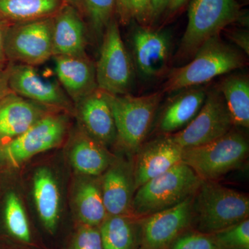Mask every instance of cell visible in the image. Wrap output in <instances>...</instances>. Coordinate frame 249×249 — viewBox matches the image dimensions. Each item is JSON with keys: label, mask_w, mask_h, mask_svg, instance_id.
Instances as JSON below:
<instances>
[{"label": "cell", "mask_w": 249, "mask_h": 249, "mask_svg": "<svg viewBox=\"0 0 249 249\" xmlns=\"http://www.w3.org/2000/svg\"><path fill=\"white\" fill-rule=\"evenodd\" d=\"M247 62L242 51L226 43L220 36H214L201 46L191 61L168 73L161 91L172 93L201 86L216 77L242 69Z\"/></svg>", "instance_id": "6da1fadb"}, {"label": "cell", "mask_w": 249, "mask_h": 249, "mask_svg": "<svg viewBox=\"0 0 249 249\" xmlns=\"http://www.w3.org/2000/svg\"><path fill=\"white\" fill-rule=\"evenodd\" d=\"M249 199L247 195L203 181L193 196V221L199 232L212 234L248 219Z\"/></svg>", "instance_id": "7a4b0ae2"}, {"label": "cell", "mask_w": 249, "mask_h": 249, "mask_svg": "<svg viewBox=\"0 0 249 249\" xmlns=\"http://www.w3.org/2000/svg\"><path fill=\"white\" fill-rule=\"evenodd\" d=\"M202 182L188 165L180 162L136 190L132 213L145 217L173 208L194 196Z\"/></svg>", "instance_id": "3957f363"}, {"label": "cell", "mask_w": 249, "mask_h": 249, "mask_svg": "<svg viewBox=\"0 0 249 249\" xmlns=\"http://www.w3.org/2000/svg\"><path fill=\"white\" fill-rule=\"evenodd\" d=\"M241 16L240 6L236 0H193L186 29L176 54L178 61L192 59L205 42L219 36Z\"/></svg>", "instance_id": "277c9868"}, {"label": "cell", "mask_w": 249, "mask_h": 249, "mask_svg": "<svg viewBox=\"0 0 249 249\" xmlns=\"http://www.w3.org/2000/svg\"><path fill=\"white\" fill-rule=\"evenodd\" d=\"M164 94L161 90L140 96L107 93L115 122L116 141L127 150L137 152L144 144Z\"/></svg>", "instance_id": "5b68a950"}, {"label": "cell", "mask_w": 249, "mask_h": 249, "mask_svg": "<svg viewBox=\"0 0 249 249\" xmlns=\"http://www.w3.org/2000/svg\"><path fill=\"white\" fill-rule=\"evenodd\" d=\"M249 150L247 138L232 129L213 142L183 149L182 162L203 181H214L240 168L248 157Z\"/></svg>", "instance_id": "8992f818"}, {"label": "cell", "mask_w": 249, "mask_h": 249, "mask_svg": "<svg viewBox=\"0 0 249 249\" xmlns=\"http://www.w3.org/2000/svg\"><path fill=\"white\" fill-rule=\"evenodd\" d=\"M96 76L98 89L109 94H127L132 89L133 60L124 45L118 23L113 19L103 35Z\"/></svg>", "instance_id": "52a82bcc"}, {"label": "cell", "mask_w": 249, "mask_h": 249, "mask_svg": "<svg viewBox=\"0 0 249 249\" xmlns=\"http://www.w3.org/2000/svg\"><path fill=\"white\" fill-rule=\"evenodd\" d=\"M53 18H44L9 27L6 53L11 63L36 67L53 57Z\"/></svg>", "instance_id": "ba28073f"}, {"label": "cell", "mask_w": 249, "mask_h": 249, "mask_svg": "<svg viewBox=\"0 0 249 249\" xmlns=\"http://www.w3.org/2000/svg\"><path fill=\"white\" fill-rule=\"evenodd\" d=\"M231 116L218 88L207 91L202 107L189 124L168 134L183 149L199 146L229 133L233 127Z\"/></svg>", "instance_id": "9c48e42d"}, {"label": "cell", "mask_w": 249, "mask_h": 249, "mask_svg": "<svg viewBox=\"0 0 249 249\" xmlns=\"http://www.w3.org/2000/svg\"><path fill=\"white\" fill-rule=\"evenodd\" d=\"M63 116L47 114L3 148L11 164L18 166L37 154L50 150L62 142L66 132Z\"/></svg>", "instance_id": "30bf717a"}, {"label": "cell", "mask_w": 249, "mask_h": 249, "mask_svg": "<svg viewBox=\"0 0 249 249\" xmlns=\"http://www.w3.org/2000/svg\"><path fill=\"white\" fill-rule=\"evenodd\" d=\"M193 196L170 209L144 217L142 249H165L193 221Z\"/></svg>", "instance_id": "8fae6325"}, {"label": "cell", "mask_w": 249, "mask_h": 249, "mask_svg": "<svg viewBox=\"0 0 249 249\" xmlns=\"http://www.w3.org/2000/svg\"><path fill=\"white\" fill-rule=\"evenodd\" d=\"M6 70L10 88L18 96L47 107H70V97L61 87L43 78L35 67L9 62Z\"/></svg>", "instance_id": "7c38bea8"}, {"label": "cell", "mask_w": 249, "mask_h": 249, "mask_svg": "<svg viewBox=\"0 0 249 249\" xmlns=\"http://www.w3.org/2000/svg\"><path fill=\"white\" fill-rule=\"evenodd\" d=\"M133 62L141 76L154 79L168 72L171 41L168 33L141 27L132 36Z\"/></svg>", "instance_id": "4fadbf2b"}, {"label": "cell", "mask_w": 249, "mask_h": 249, "mask_svg": "<svg viewBox=\"0 0 249 249\" xmlns=\"http://www.w3.org/2000/svg\"><path fill=\"white\" fill-rule=\"evenodd\" d=\"M183 151L182 147L168 134L142 144L137 152L133 169L135 191L149 180L182 161Z\"/></svg>", "instance_id": "5bb4252c"}, {"label": "cell", "mask_w": 249, "mask_h": 249, "mask_svg": "<svg viewBox=\"0 0 249 249\" xmlns=\"http://www.w3.org/2000/svg\"><path fill=\"white\" fill-rule=\"evenodd\" d=\"M55 71L62 89L74 102L98 89L96 65L87 54L54 56Z\"/></svg>", "instance_id": "9a60e30c"}, {"label": "cell", "mask_w": 249, "mask_h": 249, "mask_svg": "<svg viewBox=\"0 0 249 249\" xmlns=\"http://www.w3.org/2000/svg\"><path fill=\"white\" fill-rule=\"evenodd\" d=\"M77 103L80 121L88 135L103 145L115 142V122L107 93L98 88Z\"/></svg>", "instance_id": "2e32d148"}, {"label": "cell", "mask_w": 249, "mask_h": 249, "mask_svg": "<svg viewBox=\"0 0 249 249\" xmlns=\"http://www.w3.org/2000/svg\"><path fill=\"white\" fill-rule=\"evenodd\" d=\"M177 92L165 103L160 115L157 128L163 135L173 134L189 124L200 110L207 94L201 85Z\"/></svg>", "instance_id": "e0dca14e"}, {"label": "cell", "mask_w": 249, "mask_h": 249, "mask_svg": "<svg viewBox=\"0 0 249 249\" xmlns=\"http://www.w3.org/2000/svg\"><path fill=\"white\" fill-rule=\"evenodd\" d=\"M47 107L13 93L0 101V139L12 140L47 115Z\"/></svg>", "instance_id": "ac0fdd59"}, {"label": "cell", "mask_w": 249, "mask_h": 249, "mask_svg": "<svg viewBox=\"0 0 249 249\" xmlns=\"http://www.w3.org/2000/svg\"><path fill=\"white\" fill-rule=\"evenodd\" d=\"M84 22L74 6L65 4L53 17V57L86 54Z\"/></svg>", "instance_id": "d6986e66"}, {"label": "cell", "mask_w": 249, "mask_h": 249, "mask_svg": "<svg viewBox=\"0 0 249 249\" xmlns=\"http://www.w3.org/2000/svg\"><path fill=\"white\" fill-rule=\"evenodd\" d=\"M103 176L101 193L109 216L125 215L132 212L134 179L133 170L124 164L112 165Z\"/></svg>", "instance_id": "ffe728a7"}, {"label": "cell", "mask_w": 249, "mask_h": 249, "mask_svg": "<svg viewBox=\"0 0 249 249\" xmlns=\"http://www.w3.org/2000/svg\"><path fill=\"white\" fill-rule=\"evenodd\" d=\"M63 0H0V20L10 25L53 18Z\"/></svg>", "instance_id": "44dd1931"}, {"label": "cell", "mask_w": 249, "mask_h": 249, "mask_svg": "<svg viewBox=\"0 0 249 249\" xmlns=\"http://www.w3.org/2000/svg\"><path fill=\"white\" fill-rule=\"evenodd\" d=\"M34 196L41 220L47 229L53 230L60 213V193L55 178L47 168H41L35 174Z\"/></svg>", "instance_id": "7402d4cb"}, {"label": "cell", "mask_w": 249, "mask_h": 249, "mask_svg": "<svg viewBox=\"0 0 249 249\" xmlns=\"http://www.w3.org/2000/svg\"><path fill=\"white\" fill-rule=\"evenodd\" d=\"M70 155L73 168L89 176L101 175L111 163L110 157L102 144L85 134L78 137L73 143Z\"/></svg>", "instance_id": "603a6c76"}, {"label": "cell", "mask_w": 249, "mask_h": 249, "mask_svg": "<svg viewBox=\"0 0 249 249\" xmlns=\"http://www.w3.org/2000/svg\"><path fill=\"white\" fill-rule=\"evenodd\" d=\"M218 89L222 93L234 125L249 127V80L244 74L224 78Z\"/></svg>", "instance_id": "cb8c5ba5"}, {"label": "cell", "mask_w": 249, "mask_h": 249, "mask_svg": "<svg viewBox=\"0 0 249 249\" xmlns=\"http://www.w3.org/2000/svg\"><path fill=\"white\" fill-rule=\"evenodd\" d=\"M80 220L85 225L95 227L102 224L107 216L101 188L97 183L86 182L80 186L76 197Z\"/></svg>", "instance_id": "d4e9b609"}, {"label": "cell", "mask_w": 249, "mask_h": 249, "mask_svg": "<svg viewBox=\"0 0 249 249\" xmlns=\"http://www.w3.org/2000/svg\"><path fill=\"white\" fill-rule=\"evenodd\" d=\"M103 249H132L135 233L132 221L124 215L109 216L100 231Z\"/></svg>", "instance_id": "484cf974"}, {"label": "cell", "mask_w": 249, "mask_h": 249, "mask_svg": "<svg viewBox=\"0 0 249 249\" xmlns=\"http://www.w3.org/2000/svg\"><path fill=\"white\" fill-rule=\"evenodd\" d=\"M4 220L6 229L11 235L23 242L30 241V229L27 215L22 203L15 193H10L6 197Z\"/></svg>", "instance_id": "4316f807"}, {"label": "cell", "mask_w": 249, "mask_h": 249, "mask_svg": "<svg viewBox=\"0 0 249 249\" xmlns=\"http://www.w3.org/2000/svg\"><path fill=\"white\" fill-rule=\"evenodd\" d=\"M115 12L124 25L132 21L143 27L153 24L151 0H116Z\"/></svg>", "instance_id": "83f0119b"}, {"label": "cell", "mask_w": 249, "mask_h": 249, "mask_svg": "<svg viewBox=\"0 0 249 249\" xmlns=\"http://www.w3.org/2000/svg\"><path fill=\"white\" fill-rule=\"evenodd\" d=\"M91 23L93 30L97 36H102L115 12L116 0H81Z\"/></svg>", "instance_id": "f1b7e54d"}, {"label": "cell", "mask_w": 249, "mask_h": 249, "mask_svg": "<svg viewBox=\"0 0 249 249\" xmlns=\"http://www.w3.org/2000/svg\"><path fill=\"white\" fill-rule=\"evenodd\" d=\"M212 235L219 249H249V218Z\"/></svg>", "instance_id": "f546056e"}, {"label": "cell", "mask_w": 249, "mask_h": 249, "mask_svg": "<svg viewBox=\"0 0 249 249\" xmlns=\"http://www.w3.org/2000/svg\"><path fill=\"white\" fill-rule=\"evenodd\" d=\"M171 249H219L213 236L202 232H190L178 236Z\"/></svg>", "instance_id": "4dcf8cb0"}, {"label": "cell", "mask_w": 249, "mask_h": 249, "mask_svg": "<svg viewBox=\"0 0 249 249\" xmlns=\"http://www.w3.org/2000/svg\"><path fill=\"white\" fill-rule=\"evenodd\" d=\"M73 249H103L99 231L89 226L83 228L76 235Z\"/></svg>", "instance_id": "1f68e13d"}, {"label": "cell", "mask_w": 249, "mask_h": 249, "mask_svg": "<svg viewBox=\"0 0 249 249\" xmlns=\"http://www.w3.org/2000/svg\"><path fill=\"white\" fill-rule=\"evenodd\" d=\"M228 37L235 45L242 50L243 53L248 55L249 54V32L246 30H235L229 31Z\"/></svg>", "instance_id": "d6a6232c"}, {"label": "cell", "mask_w": 249, "mask_h": 249, "mask_svg": "<svg viewBox=\"0 0 249 249\" xmlns=\"http://www.w3.org/2000/svg\"><path fill=\"white\" fill-rule=\"evenodd\" d=\"M10 24L0 20V71L4 70L9 62L6 53V37Z\"/></svg>", "instance_id": "836d02e7"}, {"label": "cell", "mask_w": 249, "mask_h": 249, "mask_svg": "<svg viewBox=\"0 0 249 249\" xmlns=\"http://www.w3.org/2000/svg\"><path fill=\"white\" fill-rule=\"evenodd\" d=\"M152 9V20L155 22L166 11L169 0H151Z\"/></svg>", "instance_id": "e575fe53"}, {"label": "cell", "mask_w": 249, "mask_h": 249, "mask_svg": "<svg viewBox=\"0 0 249 249\" xmlns=\"http://www.w3.org/2000/svg\"><path fill=\"white\" fill-rule=\"evenodd\" d=\"M13 93L14 92L9 87L7 70L6 68L4 70L0 71V101Z\"/></svg>", "instance_id": "d590c367"}, {"label": "cell", "mask_w": 249, "mask_h": 249, "mask_svg": "<svg viewBox=\"0 0 249 249\" xmlns=\"http://www.w3.org/2000/svg\"><path fill=\"white\" fill-rule=\"evenodd\" d=\"M187 1L188 0H169L167 10L168 12L170 11L171 14H175L183 7V5L186 4Z\"/></svg>", "instance_id": "8d00e7d4"}, {"label": "cell", "mask_w": 249, "mask_h": 249, "mask_svg": "<svg viewBox=\"0 0 249 249\" xmlns=\"http://www.w3.org/2000/svg\"><path fill=\"white\" fill-rule=\"evenodd\" d=\"M63 1L66 4L71 5V6H74V7H76L78 10L83 7L81 0H63Z\"/></svg>", "instance_id": "74e56055"}]
</instances>
